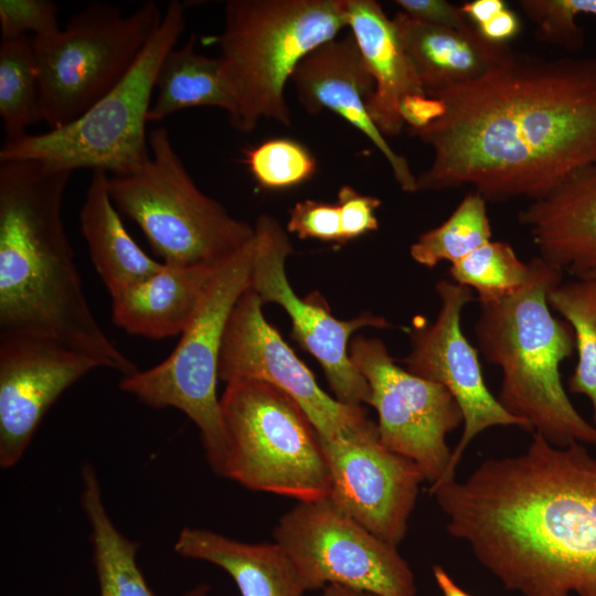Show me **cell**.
Listing matches in <instances>:
<instances>
[{
  "label": "cell",
  "mask_w": 596,
  "mask_h": 596,
  "mask_svg": "<svg viewBox=\"0 0 596 596\" xmlns=\"http://www.w3.org/2000/svg\"><path fill=\"white\" fill-rule=\"evenodd\" d=\"M428 96L446 110L411 134L434 155L417 191L470 187L487 202L533 201L596 163V55L513 51L481 77Z\"/></svg>",
  "instance_id": "obj_1"
},
{
  "label": "cell",
  "mask_w": 596,
  "mask_h": 596,
  "mask_svg": "<svg viewBox=\"0 0 596 596\" xmlns=\"http://www.w3.org/2000/svg\"><path fill=\"white\" fill-rule=\"evenodd\" d=\"M446 530L508 590L596 596V457L540 434L520 455L483 460L430 487Z\"/></svg>",
  "instance_id": "obj_2"
},
{
  "label": "cell",
  "mask_w": 596,
  "mask_h": 596,
  "mask_svg": "<svg viewBox=\"0 0 596 596\" xmlns=\"http://www.w3.org/2000/svg\"><path fill=\"white\" fill-rule=\"evenodd\" d=\"M71 174L38 161H0V333L53 339L128 376L138 368L95 318L64 230Z\"/></svg>",
  "instance_id": "obj_3"
},
{
  "label": "cell",
  "mask_w": 596,
  "mask_h": 596,
  "mask_svg": "<svg viewBox=\"0 0 596 596\" xmlns=\"http://www.w3.org/2000/svg\"><path fill=\"white\" fill-rule=\"evenodd\" d=\"M529 265L515 291L479 301L473 330L482 356L501 371L497 400L554 446L596 445V426L577 412L561 380L560 365L575 349L574 333L553 316L547 296L562 283L563 270L541 257Z\"/></svg>",
  "instance_id": "obj_4"
},
{
  "label": "cell",
  "mask_w": 596,
  "mask_h": 596,
  "mask_svg": "<svg viewBox=\"0 0 596 596\" xmlns=\"http://www.w3.org/2000/svg\"><path fill=\"white\" fill-rule=\"evenodd\" d=\"M348 26L345 0H228L217 36L235 109L234 129L258 121L290 126L285 86L298 64Z\"/></svg>",
  "instance_id": "obj_5"
},
{
  "label": "cell",
  "mask_w": 596,
  "mask_h": 596,
  "mask_svg": "<svg viewBox=\"0 0 596 596\" xmlns=\"http://www.w3.org/2000/svg\"><path fill=\"white\" fill-rule=\"evenodd\" d=\"M184 4L171 1L163 18L126 76L72 123L4 142L0 161H38L73 172L91 169L128 175L150 158L146 135L159 67L184 29Z\"/></svg>",
  "instance_id": "obj_6"
},
{
  "label": "cell",
  "mask_w": 596,
  "mask_h": 596,
  "mask_svg": "<svg viewBox=\"0 0 596 596\" xmlns=\"http://www.w3.org/2000/svg\"><path fill=\"white\" fill-rule=\"evenodd\" d=\"M150 158L128 175H108L110 199L172 266L217 264L249 244L254 225L231 215L204 194L160 127L149 135Z\"/></svg>",
  "instance_id": "obj_7"
},
{
  "label": "cell",
  "mask_w": 596,
  "mask_h": 596,
  "mask_svg": "<svg viewBox=\"0 0 596 596\" xmlns=\"http://www.w3.org/2000/svg\"><path fill=\"white\" fill-rule=\"evenodd\" d=\"M220 405L226 441L223 477L297 501L330 496L320 437L289 395L270 384L243 380L227 383Z\"/></svg>",
  "instance_id": "obj_8"
},
{
  "label": "cell",
  "mask_w": 596,
  "mask_h": 596,
  "mask_svg": "<svg viewBox=\"0 0 596 596\" xmlns=\"http://www.w3.org/2000/svg\"><path fill=\"white\" fill-rule=\"evenodd\" d=\"M254 240L222 260L181 339L159 364L123 376L121 391L153 408L174 407L198 427L211 469L223 476L226 441L216 394L219 360L228 317L251 285Z\"/></svg>",
  "instance_id": "obj_9"
},
{
  "label": "cell",
  "mask_w": 596,
  "mask_h": 596,
  "mask_svg": "<svg viewBox=\"0 0 596 596\" xmlns=\"http://www.w3.org/2000/svg\"><path fill=\"white\" fill-rule=\"evenodd\" d=\"M163 18L156 1L131 13L93 1L64 29L32 38L42 121L50 129L82 116L129 72Z\"/></svg>",
  "instance_id": "obj_10"
},
{
  "label": "cell",
  "mask_w": 596,
  "mask_h": 596,
  "mask_svg": "<svg viewBox=\"0 0 596 596\" xmlns=\"http://www.w3.org/2000/svg\"><path fill=\"white\" fill-rule=\"evenodd\" d=\"M273 534L307 592L334 584L379 596H416L414 573L397 546L369 531L329 497L297 501Z\"/></svg>",
  "instance_id": "obj_11"
},
{
  "label": "cell",
  "mask_w": 596,
  "mask_h": 596,
  "mask_svg": "<svg viewBox=\"0 0 596 596\" xmlns=\"http://www.w3.org/2000/svg\"><path fill=\"white\" fill-rule=\"evenodd\" d=\"M349 355L370 385L381 443L414 461L430 487L439 483L453 451L446 437L464 424L455 397L441 384L398 366L377 338L354 337Z\"/></svg>",
  "instance_id": "obj_12"
},
{
  "label": "cell",
  "mask_w": 596,
  "mask_h": 596,
  "mask_svg": "<svg viewBox=\"0 0 596 596\" xmlns=\"http://www.w3.org/2000/svg\"><path fill=\"white\" fill-rule=\"evenodd\" d=\"M255 246L249 287L263 305L278 304L292 323V337L320 363L334 397L349 405L370 404L371 389L349 355L351 336L364 327L384 329L387 320L370 312L351 320L334 318L315 297L301 298L290 286L285 262L292 252L280 224L262 214L255 225Z\"/></svg>",
  "instance_id": "obj_13"
},
{
  "label": "cell",
  "mask_w": 596,
  "mask_h": 596,
  "mask_svg": "<svg viewBox=\"0 0 596 596\" xmlns=\"http://www.w3.org/2000/svg\"><path fill=\"white\" fill-rule=\"evenodd\" d=\"M259 297L248 287L235 304L222 339L219 380L270 384L305 412L321 439H331L365 423L362 406L327 394L308 366L264 317Z\"/></svg>",
  "instance_id": "obj_14"
},
{
  "label": "cell",
  "mask_w": 596,
  "mask_h": 596,
  "mask_svg": "<svg viewBox=\"0 0 596 596\" xmlns=\"http://www.w3.org/2000/svg\"><path fill=\"white\" fill-rule=\"evenodd\" d=\"M320 441L331 477L329 498L376 536L397 546L425 481L418 466L387 449L370 418Z\"/></svg>",
  "instance_id": "obj_15"
},
{
  "label": "cell",
  "mask_w": 596,
  "mask_h": 596,
  "mask_svg": "<svg viewBox=\"0 0 596 596\" xmlns=\"http://www.w3.org/2000/svg\"><path fill=\"white\" fill-rule=\"evenodd\" d=\"M435 290L440 300L436 319L411 332V351L402 362L412 374L445 386L462 412V434L451 451L444 479L435 485L438 486L456 478L465 450L483 430L493 426L531 430L524 421L509 414L491 394L477 351L462 332L461 313L473 300L472 290L448 279L438 280Z\"/></svg>",
  "instance_id": "obj_16"
},
{
  "label": "cell",
  "mask_w": 596,
  "mask_h": 596,
  "mask_svg": "<svg viewBox=\"0 0 596 596\" xmlns=\"http://www.w3.org/2000/svg\"><path fill=\"white\" fill-rule=\"evenodd\" d=\"M92 358L50 338L0 333V466L23 456L58 396L99 369Z\"/></svg>",
  "instance_id": "obj_17"
},
{
  "label": "cell",
  "mask_w": 596,
  "mask_h": 596,
  "mask_svg": "<svg viewBox=\"0 0 596 596\" xmlns=\"http://www.w3.org/2000/svg\"><path fill=\"white\" fill-rule=\"evenodd\" d=\"M290 81L306 111L330 110L341 116L383 155L403 191H417V179L408 161L392 149L370 118L366 103L374 92V79L351 32L309 53Z\"/></svg>",
  "instance_id": "obj_18"
},
{
  "label": "cell",
  "mask_w": 596,
  "mask_h": 596,
  "mask_svg": "<svg viewBox=\"0 0 596 596\" xmlns=\"http://www.w3.org/2000/svg\"><path fill=\"white\" fill-rule=\"evenodd\" d=\"M518 220L546 263L576 277L596 270V163L530 201Z\"/></svg>",
  "instance_id": "obj_19"
},
{
  "label": "cell",
  "mask_w": 596,
  "mask_h": 596,
  "mask_svg": "<svg viewBox=\"0 0 596 596\" xmlns=\"http://www.w3.org/2000/svg\"><path fill=\"white\" fill-rule=\"evenodd\" d=\"M345 3L348 26L374 79L368 113L384 137L398 136L405 126L398 113L401 99L426 92L393 20L381 4L374 0H345Z\"/></svg>",
  "instance_id": "obj_20"
},
{
  "label": "cell",
  "mask_w": 596,
  "mask_h": 596,
  "mask_svg": "<svg viewBox=\"0 0 596 596\" xmlns=\"http://www.w3.org/2000/svg\"><path fill=\"white\" fill-rule=\"evenodd\" d=\"M220 263L164 264L150 277L110 297L113 321L127 333L149 339L182 333L195 316Z\"/></svg>",
  "instance_id": "obj_21"
},
{
  "label": "cell",
  "mask_w": 596,
  "mask_h": 596,
  "mask_svg": "<svg viewBox=\"0 0 596 596\" xmlns=\"http://www.w3.org/2000/svg\"><path fill=\"white\" fill-rule=\"evenodd\" d=\"M392 20L427 95L477 79L513 52L509 44L486 40L476 26L427 24L402 11Z\"/></svg>",
  "instance_id": "obj_22"
},
{
  "label": "cell",
  "mask_w": 596,
  "mask_h": 596,
  "mask_svg": "<svg viewBox=\"0 0 596 596\" xmlns=\"http://www.w3.org/2000/svg\"><path fill=\"white\" fill-rule=\"evenodd\" d=\"M183 557L225 571L242 596H304L294 565L277 543H246L217 532L184 528L174 545Z\"/></svg>",
  "instance_id": "obj_23"
},
{
  "label": "cell",
  "mask_w": 596,
  "mask_h": 596,
  "mask_svg": "<svg viewBox=\"0 0 596 596\" xmlns=\"http://www.w3.org/2000/svg\"><path fill=\"white\" fill-rule=\"evenodd\" d=\"M108 174L94 171L81 209V232L110 297L162 268L127 232L108 192Z\"/></svg>",
  "instance_id": "obj_24"
},
{
  "label": "cell",
  "mask_w": 596,
  "mask_h": 596,
  "mask_svg": "<svg viewBox=\"0 0 596 596\" xmlns=\"http://www.w3.org/2000/svg\"><path fill=\"white\" fill-rule=\"evenodd\" d=\"M156 89L148 121H161L179 110L198 106L219 107L228 117L235 109L221 57L198 53L193 33L182 46L167 53L157 74Z\"/></svg>",
  "instance_id": "obj_25"
},
{
  "label": "cell",
  "mask_w": 596,
  "mask_h": 596,
  "mask_svg": "<svg viewBox=\"0 0 596 596\" xmlns=\"http://www.w3.org/2000/svg\"><path fill=\"white\" fill-rule=\"evenodd\" d=\"M81 505L91 526L99 596H155L136 561L139 544L114 524L103 503L92 465L82 467Z\"/></svg>",
  "instance_id": "obj_26"
},
{
  "label": "cell",
  "mask_w": 596,
  "mask_h": 596,
  "mask_svg": "<svg viewBox=\"0 0 596 596\" xmlns=\"http://www.w3.org/2000/svg\"><path fill=\"white\" fill-rule=\"evenodd\" d=\"M0 117L4 142L23 137L29 126L42 121L38 62L29 35L1 38Z\"/></svg>",
  "instance_id": "obj_27"
},
{
  "label": "cell",
  "mask_w": 596,
  "mask_h": 596,
  "mask_svg": "<svg viewBox=\"0 0 596 596\" xmlns=\"http://www.w3.org/2000/svg\"><path fill=\"white\" fill-rule=\"evenodd\" d=\"M547 300L573 330L577 363L568 390L588 398L596 426V278L581 276L561 283L550 291Z\"/></svg>",
  "instance_id": "obj_28"
},
{
  "label": "cell",
  "mask_w": 596,
  "mask_h": 596,
  "mask_svg": "<svg viewBox=\"0 0 596 596\" xmlns=\"http://www.w3.org/2000/svg\"><path fill=\"white\" fill-rule=\"evenodd\" d=\"M491 235L487 201L470 191L444 223L418 236L409 254L428 268L445 260L454 264L490 242Z\"/></svg>",
  "instance_id": "obj_29"
},
{
  "label": "cell",
  "mask_w": 596,
  "mask_h": 596,
  "mask_svg": "<svg viewBox=\"0 0 596 596\" xmlns=\"http://www.w3.org/2000/svg\"><path fill=\"white\" fill-rule=\"evenodd\" d=\"M530 273L513 247L502 241H490L450 265L453 281L478 294V300H492L512 294Z\"/></svg>",
  "instance_id": "obj_30"
},
{
  "label": "cell",
  "mask_w": 596,
  "mask_h": 596,
  "mask_svg": "<svg viewBox=\"0 0 596 596\" xmlns=\"http://www.w3.org/2000/svg\"><path fill=\"white\" fill-rule=\"evenodd\" d=\"M255 181L268 190H285L309 180L317 161L307 147L289 138H272L245 150Z\"/></svg>",
  "instance_id": "obj_31"
},
{
  "label": "cell",
  "mask_w": 596,
  "mask_h": 596,
  "mask_svg": "<svg viewBox=\"0 0 596 596\" xmlns=\"http://www.w3.org/2000/svg\"><path fill=\"white\" fill-rule=\"evenodd\" d=\"M524 15L535 25L536 36L544 42L577 50L583 45V31L565 0H521Z\"/></svg>",
  "instance_id": "obj_32"
},
{
  "label": "cell",
  "mask_w": 596,
  "mask_h": 596,
  "mask_svg": "<svg viewBox=\"0 0 596 596\" xmlns=\"http://www.w3.org/2000/svg\"><path fill=\"white\" fill-rule=\"evenodd\" d=\"M1 38L49 36L57 32L58 6L51 0H0Z\"/></svg>",
  "instance_id": "obj_33"
},
{
  "label": "cell",
  "mask_w": 596,
  "mask_h": 596,
  "mask_svg": "<svg viewBox=\"0 0 596 596\" xmlns=\"http://www.w3.org/2000/svg\"><path fill=\"white\" fill-rule=\"evenodd\" d=\"M287 232L299 238H316L343 244L340 211L337 203L317 200L298 202L289 211Z\"/></svg>",
  "instance_id": "obj_34"
},
{
  "label": "cell",
  "mask_w": 596,
  "mask_h": 596,
  "mask_svg": "<svg viewBox=\"0 0 596 596\" xmlns=\"http://www.w3.org/2000/svg\"><path fill=\"white\" fill-rule=\"evenodd\" d=\"M376 196L363 195L350 185L338 192L343 242L351 241L379 227L375 211L381 205Z\"/></svg>",
  "instance_id": "obj_35"
},
{
  "label": "cell",
  "mask_w": 596,
  "mask_h": 596,
  "mask_svg": "<svg viewBox=\"0 0 596 596\" xmlns=\"http://www.w3.org/2000/svg\"><path fill=\"white\" fill-rule=\"evenodd\" d=\"M395 4L408 18L423 23L457 30L475 26L461 7L445 0H396Z\"/></svg>",
  "instance_id": "obj_36"
},
{
  "label": "cell",
  "mask_w": 596,
  "mask_h": 596,
  "mask_svg": "<svg viewBox=\"0 0 596 596\" xmlns=\"http://www.w3.org/2000/svg\"><path fill=\"white\" fill-rule=\"evenodd\" d=\"M446 107L441 99L423 95H406L398 104V113L411 134L419 131L445 114Z\"/></svg>",
  "instance_id": "obj_37"
},
{
  "label": "cell",
  "mask_w": 596,
  "mask_h": 596,
  "mask_svg": "<svg viewBox=\"0 0 596 596\" xmlns=\"http://www.w3.org/2000/svg\"><path fill=\"white\" fill-rule=\"evenodd\" d=\"M477 29L486 40L492 43L508 44V41L517 36L520 32L521 22L514 11L505 8Z\"/></svg>",
  "instance_id": "obj_38"
},
{
  "label": "cell",
  "mask_w": 596,
  "mask_h": 596,
  "mask_svg": "<svg viewBox=\"0 0 596 596\" xmlns=\"http://www.w3.org/2000/svg\"><path fill=\"white\" fill-rule=\"evenodd\" d=\"M505 8L508 7L503 0H473L461 6L462 11L476 28L487 23Z\"/></svg>",
  "instance_id": "obj_39"
},
{
  "label": "cell",
  "mask_w": 596,
  "mask_h": 596,
  "mask_svg": "<svg viewBox=\"0 0 596 596\" xmlns=\"http://www.w3.org/2000/svg\"><path fill=\"white\" fill-rule=\"evenodd\" d=\"M433 575L443 596H471L459 585H457L456 582L440 565H435L433 567Z\"/></svg>",
  "instance_id": "obj_40"
},
{
  "label": "cell",
  "mask_w": 596,
  "mask_h": 596,
  "mask_svg": "<svg viewBox=\"0 0 596 596\" xmlns=\"http://www.w3.org/2000/svg\"><path fill=\"white\" fill-rule=\"evenodd\" d=\"M321 596H379V595L344 587L341 585L331 584L322 588Z\"/></svg>",
  "instance_id": "obj_41"
},
{
  "label": "cell",
  "mask_w": 596,
  "mask_h": 596,
  "mask_svg": "<svg viewBox=\"0 0 596 596\" xmlns=\"http://www.w3.org/2000/svg\"><path fill=\"white\" fill-rule=\"evenodd\" d=\"M572 13L577 18L579 14L596 17V0H566Z\"/></svg>",
  "instance_id": "obj_42"
},
{
  "label": "cell",
  "mask_w": 596,
  "mask_h": 596,
  "mask_svg": "<svg viewBox=\"0 0 596 596\" xmlns=\"http://www.w3.org/2000/svg\"><path fill=\"white\" fill-rule=\"evenodd\" d=\"M210 588L206 584L202 583L185 592L182 596H209Z\"/></svg>",
  "instance_id": "obj_43"
},
{
  "label": "cell",
  "mask_w": 596,
  "mask_h": 596,
  "mask_svg": "<svg viewBox=\"0 0 596 596\" xmlns=\"http://www.w3.org/2000/svg\"><path fill=\"white\" fill-rule=\"evenodd\" d=\"M582 276H588V277H593V278H596V270H594V272H590V273H587V274H585V275H582ZM578 277H581V276H578Z\"/></svg>",
  "instance_id": "obj_44"
}]
</instances>
